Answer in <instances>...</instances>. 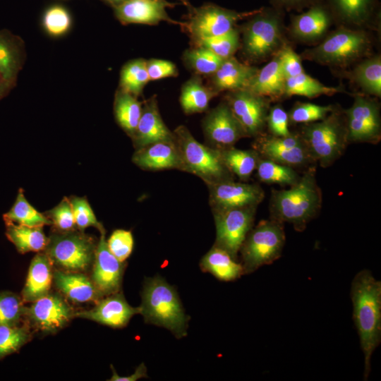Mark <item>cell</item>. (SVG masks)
I'll list each match as a JSON object with an SVG mask.
<instances>
[{
  "label": "cell",
  "mask_w": 381,
  "mask_h": 381,
  "mask_svg": "<svg viewBox=\"0 0 381 381\" xmlns=\"http://www.w3.org/2000/svg\"><path fill=\"white\" fill-rule=\"evenodd\" d=\"M353 320L364 356L363 380L368 379L371 357L381 342V282L368 270L358 272L350 289Z\"/></svg>",
  "instance_id": "6da1fadb"
},
{
  "label": "cell",
  "mask_w": 381,
  "mask_h": 381,
  "mask_svg": "<svg viewBox=\"0 0 381 381\" xmlns=\"http://www.w3.org/2000/svg\"><path fill=\"white\" fill-rule=\"evenodd\" d=\"M285 13L272 6L256 9L238 26L243 62L253 65L270 59L286 44Z\"/></svg>",
  "instance_id": "7a4b0ae2"
},
{
  "label": "cell",
  "mask_w": 381,
  "mask_h": 381,
  "mask_svg": "<svg viewBox=\"0 0 381 381\" xmlns=\"http://www.w3.org/2000/svg\"><path fill=\"white\" fill-rule=\"evenodd\" d=\"M315 173V167H309L289 188L272 190L270 200L271 219L291 224L297 231L305 230L322 207V190Z\"/></svg>",
  "instance_id": "3957f363"
},
{
  "label": "cell",
  "mask_w": 381,
  "mask_h": 381,
  "mask_svg": "<svg viewBox=\"0 0 381 381\" xmlns=\"http://www.w3.org/2000/svg\"><path fill=\"white\" fill-rule=\"evenodd\" d=\"M373 45L370 31L336 26L321 42L304 50L300 56L334 69H344L372 55Z\"/></svg>",
  "instance_id": "277c9868"
},
{
  "label": "cell",
  "mask_w": 381,
  "mask_h": 381,
  "mask_svg": "<svg viewBox=\"0 0 381 381\" xmlns=\"http://www.w3.org/2000/svg\"><path fill=\"white\" fill-rule=\"evenodd\" d=\"M140 313L145 322L164 327L177 338L186 335L188 317L175 288L157 275L146 278L141 294Z\"/></svg>",
  "instance_id": "5b68a950"
},
{
  "label": "cell",
  "mask_w": 381,
  "mask_h": 381,
  "mask_svg": "<svg viewBox=\"0 0 381 381\" xmlns=\"http://www.w3.org/2000/svg\"><path fill=\"white\" fill-rule=\"evenodd\" d=\"M298 133L315 162L324 168L340 158L349 144L346 116L339 105L324 119L302 124Z\"/></svg>",
  "instance_id": "8992f818"
},
{
  "label": "cell",
  "mask_w": 381,
  "mask_h": 381,
  "mask_svg": "<svg viewBox=\"0 0 381 381\" xmlns=\"http://www.w3.org/2000/svg\"><path fill=\"white\" fill-rule=\"evenodd\" d=\"M173 133L181 159V171L198 176L207 186L234 179L218 150L199 143L185 126H178Z\"/></svg>",
  "instance_id": "52a82bcc"
},
{
  "label": "cell",
  "mask_w": 381,
  "mask_h": 381,
  "mask_svg": "<svg viewBox=\"0 0 381 381\" xmlns=\"http://www.w3.org/2000/svg\"><path fill=\"white\" fill-rule=\"evenodd\" d=\"M286 241L284 223L273 219L260 221L252 228L239 252L243 274H250L279 259Z\"/></svg>",
  "instance_id": "ba28073f"
},
{
  "label": "cell",
  "mask_w": 381,
  "mask_h": 381,
  "mask_svg": "<svg viewBox=\"0 0 381 381\" xmlns=\"http://www.w3.org/2000/svg\"><path fill=\"white\" fill-rule=\"evenodd\" d=\"M97 244L83 231L59 232L48 238L45 253L53 265L68 272L87 270L94 258Z\"/></svg>",
  "instance_id": "9c48e42d"
},
{
  "label": "cell",
  "mask_w": 381,
  "mask_h": 381,
  "mask_svg": "<svg viewBox=\"0 0 381 381\" xmlns=\"http://www.w3.org/2000/svg\"><path fill=\"white\" fill-rule=\"evenodd\" d=\"M238 12L213 4L190 8L188 20L182 23L193 42L224 34L237 26L238 21L246 20L255 13Z\"/></svg>",
  "instance_id": "30bf717a"
},
{
  "label": "cell",
  "mask_w": 381,
  "mask_h": 381,
  "mask_svg": "<svg viewBox=\"0 0 381 381\" xmlns=\"http://www.w3.org/2000/svg\"><path fill=\"white\" fill-rule=\"evenodd\" d=\"M344 112L349 144H377L380 141V104L376 99L363 93L355 94L353 104Z\"/></svg>",
  "instance_id": "8fae6325"
},
{
  "label": "cell",
  "mask_w": 381,
  "mask_h": 381,
  "mask_svg": "<svg viewBox=\"0 0 381 381\" xmlns=\"http://www.w3.org/2000/svg\"><path fill=\"white\" fill-rule=\"evenodd\" d=\"M256 209L257 207H246L212 210L216 227L214 246L238 260L241 246L253 228Z\"/></svg>",
  "instance_id": "7c38bea8"
},
{
  "label": "cell",
  "mask_w": 381,
  "mask_h": 381,
  "mask_svg": "<svg viewBox=\"0 0 381 381\" xmlns=\"http://www.w3.org/2000/svg\"><path fill=\"white\" fill-rule=\"evenodd\" d=\"M253 145L261 157L292 168L309 167L315 161L298 132L276 137L265 133Z\"/></svg>",
  "instance_id": "4fadbf2b"
},
{
  "label": "cell",
  "mask_w": 381,
  "mask_h": 381,
  "mask_svg": "<svg viewBox=\"0 0 381 381\" xmlns=\"http://www.w3.org/2000/svg\"><path fill=\"white\" fill-rule=\"evenodd\" d=\"M224 100L243 127L248 138L264 133L271 100L248 89L226 92Z\"/></svg>",
  "instance_id": "5bb4252c"
},
{
  "label": "cell",
  "mask_w": 381,
  "mask_h": 381,
  "mask_svg": "<svg viewBox=\"0 0 381 381\" xmlns=\"http://www.w3.org/2000/svg\"><path fill=\"white\" fill-rule=\"evenodd\" d=\"M202 126L207 145L218 150L233 147L240 139L248 138L225 100L207 112Z\"/></svg>",
  "instance_id": "9a60e30c"
},
{
  "label": "cell",
  "mask_w": 381,
  "mask_h": 381,
  "mask_svg": "<svg viewBox=\"0 0 381 381\" xmlns=\"http://www.w3.org/2000/svg\"><path fill=\"white\" fill-rule=\"evenodd\" d=\"M336 26L365 30H378L380 25V0H325Z\"/></svg>",
  "instance_id": "2e32d148"
},
{
  "label": "cell",
  "mask_w": 381,
  "mask_h": 381,
  "mask_svg": "<svg viewBox=\"0 0 381 381\" xmlns=\"http://www.w3.org/2000/svg\"><path fill=\"white\" fill-rule=\"evenodd\" d=\"M334 25L332 13L325 1L315 4L304 12L291 14L286 32L294 41L317 44Z\"/></svg>",
  "instance_id": "e0dca14e"
},
{
  "label": "cell",
  "mask_w": 381,
  "mask_h": 381,
  "mask_svg": "<svg viewBox=\"0 0 381 381\" xmlns=\"http://www.w3.org/2000/svg\"><path fill=\"white\" fill-rule=\"evenodd\" d=\"M207 186L212 210L258 207L265 197V192L259 185L234 179Z\"/></svg>",
  "instance_id": "ac0fdd59"
},
{
  "label": "cell",
  "mask_w": 381,
  "mask_h": 381,
  "mask_svg": "<svg viewBox=\"0 0 381 381\" xmlns=\"http://www.w3.org/2000/svg\"><path fill=\"white\" fill-rule=\"evenodd\" d=\"M74 313L60 295L49 293L26 307L25 317L40 331L54 333L66 326Z\"/></svg>",
  "instance_id": "d6986e66"
},
{
  "label": "cell",
  "mask_w": 381,
  "mask_h": 381,
  "mask_svg": "<svg viewBox=\"0 0 381 381\" xmlns=\"http://www.w3.org/2000/svg\"><path fill=\"white\" fill-rule=\"evenodd\" d=\"M124 268V262L119 260L109 250L105 233L101 234L95 253L91 279L103 296L119 292Z\"/></svg>",
  "instance_id": "ffe728a7"
},
{
  "label": "cell",
  "mask_w": 381,
  "mask_h": 381,
  "mask_svg": "<svg viewBox=\"0 0 381 381\" xmlns=\"http://www.w3.org/2000/svg\"><path fill=\"white\" fill-rule=\"evenodd\" d=\"M174 4L166 0H125L115 6V14L123 25L131 23L157 25L162 21L182 25L171 18L167 8Z\"/></svg>",
  "instance_id": "44dd1931"
},
{
  "label": "cell",
  "mask_w": 381,
  "mask_h": 381,
  "mask_svg": "<svg viewBox=\"0 0 381 381\" xmlns=\"http://www.w3.org/2000/svg\"><path fill=\"white\" fill-rule=\"evenodd\" d=\"M140 313V308L131 306L121 293L99 300L90 310L74 313L75 317L93 320L113 328L125 327L131 318Z\"/></svg>",
  "instance_id": "7402d4cb"
},
{
  "label": "cell",
  "mask_w": 381,
  "mask_h": 381,
  "mask_svg": "<svg viewBox=\"0 0 381 381\" xmlns=\"http://www.w3.org/2000/svg\"><path fill=\"white\" fill-rule=\"evenodd\" d=\"M174 138L173 132L161 117L156 97L147 99L143 104L140 120L131 137L134 147L138 150L151 143Z\"/></svg>",
  "instance_id": "603a6c76"
},
{
  "label": "cell",
  "mask_w": 381,
  "mask_h": 381,
  "mask_svg": "<svg viewBox=\"0 0 381 381\" xmlns=\"http://www.w3.org/2000/svg\"><path fill=\"white\" fill-rule=\"evenodd\" d=\"M259 68L240 61L234 56L223 61L217 71L209 76V87L218 95L246 89Z\"/></svg>",
  "instance_id": "cb8c5ba5"
},
{
  "label": "cell",
  "mask_w": 381,
  "mask_h": 381,
  "mask_svg": "<svg viewBox=\"0 0 381 381\" xmlns=\"http://www.w3.org/2000/svg\"><path fill=\"white\" fill-rule=\"evenodd\" d=\"M132 161L144 170L181 169L179 153L174 138L171 140L158 141L136 150Z\"/></svg>",
  "instance_id": "d4e9b609"
},
{
  "label": "cell",
  "mask_w": 381,
  "mask_h": 381,
  "mask_svg": "<svg viewBox=\"0 0 381 381\" xmlns=\"http://www.w3.org/2000/svg\"><path fill=\"white\" fill-rule=\"evenodd\" d=\"M286 78L283 73L279 52L250 80L247 88L253 92L272 101L285 98Z\"/></svg>",
  "instance_id": "484cf974"
},
{
  "label": "cell",
  "mask_w": 381,
  "mask_h": 381,
  "mask_svg": "<svg viewBox=\"0 0 381 381\" xmlns=\"http://www.w3.org/2000/svg\"><path fill=\"white\" fill-rule=\"evenodd\" d=\"M53 279L56 288L73 302L98 301L103 296L92 279L81 273L56 270Z\"/></svg>",
  "instance_id": "4316f807"
},
{
  "label": "cell",
  "mask_w": 381,
  "mask_h": 381,
  "mask_svg": "<svg viewBox=\"0 0 381 381\" xmlns=\"http://www.w3.org/2000/svg\"><path fill=\"white\" fill-rule=\"evenodd\" d=\"M52 265L46 253H39L33 258L22 291L23 301L32 303L49 293L53 279Z\"/></svg>",
  "instance_id": "83f0119b"
},
{
  "label": "cell",
  "mask_w": 381,
  "mask_h": 381,
  "mask_svg": "<svg viewBox=\"0 0 381 381\" xmlns=\"http://www.w3.org/2000/svg\"><path fill=\"white\" fill-rule=\"evenodd\" d=\"M25 61L23 41L9 30H0V72L16 83Z\"/></svg>",
  "instance_id": "f1b7e54d"
},
{
  "label": "cell",
  "mask_w": 381,
  "mask_h": 381,
  "mask_svg": "<svg viewBox=\"0 0 381 381\" xmlns=\"http://www.w3.org/2000/svg\"><path fill=\"white\" fill-rule=\"evenodd\" d=\"M348 77L363 92V94L381 97V56L370 55L356 64Z\"/></svg>",
  "instance_id": "f546056e"
},
{
  "label": "cell",
  "mask_w": 381,
  "mask_h": 381,
  "mask_svg": "<svg viewBox=\"0 0 381 381\" xmlns=\"http://www.w3.org/2000/svg\"><path fill=\"white\" fill-rule=\"evenodd\" d=\"M200 265L203 272L212 274L221 281H234L244 274L241 262L214 245L202 258Z\"/></svg>",
  "instance_id": "4dcf8cb0"
},
{
  "label": "cell",
  "mask_w": 381,
  "mask_h": 381,
  "mask_svg": "<svg viewBox=\"0 0 381 381\" xmlns=\"http://www.w3.org/2000/svg\"><path fill=\"white\" fill-rule=\"evenodd\" d=\"M216 95L209 86L203 84L200 75H195L182 85L179 102L185 114L201 113L207 110Z\"/></svg>",
  "instance_id": "1f68e13d"
},
{
  "label": "cell",
  "mask_w": 381,
  "mask_h": 381,
  "mask_svg": "<svg viewBox=\"0 0 381 381\" xmlns=\"http://www.w3.org/2000/svg\"><path fill=\"white\" fill-rule=\"evenodd\" d=\"M5 223L6 237L19 253L38 252L45 249L48 238L42 226H28L10 222Z\"/></svg>",
  "instance_id": "d6a6232c"
},
{
  "label": "cell",
  "mask_w": 381,
  "mask_h": 381,
  "mask_svg": "<svg viewBox=\"0 0 381 381\" xmlns=\"http://www.w3.org/2000/svg\"><path fill=\"white\" fill-rule=\"evenodd\" d=\"M143 104L137 97L119 89L114 102L116 121L131 138L136 129L142 113Z\"/></svg>",
  "instance_id": "836d02e7"
},
{
  "label": "cell",
  "mask_w": 381,
  "mask_h": 381,
  "mask_svg": "<svg viewBox=\"0 0 381 381\" xmlns=\"http://www.w3.org/2000/svg\"><path fill=\"white\" fill-rule=\"evenodd\" d=\"M219 151L226 167L243 181L248 180L256 169L260 155L254 149L240 150L233 146Z\"/></svg>",
  "instance_id": "e575fe53"
},
{
  "label": "cell",
  "mask_w": 381,
  "mask_h": 381,
  "mask_svg": "<svg viewBox=\"0 0 381 381\" xmlns=\"http://www.w3.org/2000/svg\"><path fill=\"white\" fill-rule=\"evenodd\" d=\"M344 92L345 90L342 87L327 86L304 71L286 79L284 96L285 98L294 95L314 98L320 95H333Z\"/></svg>",
  "instance_id": "d590c367"
},
{
  "label": "cell",
  "mask_w": 381,
  "mask_h": 381,
  "mask_svg": "<svg viewBox=\"0 0 381 381\" xmlns=\"http://www.w3.org/2000/svg\"><path fill=\"white\" fill-rule=\"evenodd\" d=\"M5 222H10L28 226H43L52 224L50 219L28 201L23 189H19L11 208L3 215Z\"/></svg>",
  "instance_id": "8d00e7d4"
},
{
  "label": "cell",
  "mask_w": 381,
  "mask_h": 381,
  "mask_svg": "<svg viewBox=\"0 0 381 381\" xmlns=\"http://www.w3.org/2000/svg\"><path fill=\"white\" fill-rule=\"evenodd\" d=\"M255 170L256 175L260 181L284 186L295 184L301 177L294 168L260 156Z\"/></svg>",
  "instance_id": "74e56055"
},
{
  "label": "cell",
  "mask_w": 381,
  "mask_h": 381,
  "mask_svg": "<svg viewBox=\"0 0 381 381\" xmlns=\"http://www.w3.org/2000/svg\"><path fill=\"white\" fill-rule=\"evenodd\" d=\"M224 60L210 50L198 46L186 50L183 54L184 64L197 75L210 76Z\"/></svg>",
  "instance_id": "f35d334b"
},
{
  "label": "cell",
  "mask_w": 381,
  "mask_h": 381,
  "mask_svg": "<svg viewBox=\"0 0 381 381\" xmlns=\"http://www.w3.org/2000/svg\"><path fill=\"white\" fill-rule=\"evenodd\" d=\"M149 81L146 60L136 59L128 61L122 67L119 89L138 97Z\"/></svg>",
  "instance_id": "ab89813d"
},
{
  "label": "cell",
  "mask_w": 381,
  "mask_h": 381,
  "mask_svg": "<svg viewBox=\"0 0 381 381\" xmlns=\"http://www.w3.org/2000/svg\"><path fill=\"white\" fill-rule=\"evenodd\" d=\"M31 338L32 333L28 324L0 325V360L18 351Z\"/></svg>",
  "instance_id": "60d3db41"
},
{
  "label": "cell",
  "mask_w": 381,
  "mask_h": 381,
  "mask_svg": "<svg viewBox=\"0 0 381 381\" xmlns=\"http://www.w3.org/2000/svg\"><path fill=\"white\" fill-rule=\"evenodd\" d=\"M195 46L206 48L216 55L226 59L234 56L240 47V32L238 26L228 32L212 37L193 42Z\"/></svg>",
  "instance_id": "b9f144b4"
},
{
  "label": "cell",
  "mask_w": 381,
  "mask_h": 381,
  "mask_svg": "<svg viewBox=\"0 0 381 381\" xmlns=\"http://www.w3.org/2000/svg\"><path fill=\"white\" fill-rule=\"evenodd\" d=\"M334 104L318 105L296 102L288 112L291 124H306L324 119L334 109Z\"/></svg>",
  "instance_id": "7bdbcfd3"
},
{
  "label": "cell",
  "mask_w": 381,
  "mask_h": 381,
  "mask_svg": "<svg viewBox=\"0 0 381 381\" xmlns=\"http://www.w3.org/2000/svg\"><path fill=\"white\" fill-rule=\"evenodd\" d=\"M26 307L18 295L10 292H0V325H12L20 323L25 317Z\"/></svg>",
  "instance_id": "ee69618b"
},
{
  "label": "cell",
  "mask_w": 381,
  "mask_h": 381,
  "mask_svg": "<svg viewBox=\"0 0 381 381\" xmlns=\"http://www.w3.org/2000/svg\"><path fill=\"white\" fill-rule=\"evenodd\" d=\"M69 200L76 227L80 231H83L87 227L94 226L99 231L100 234L105 233L103 225L98 222L91 206L85 198L71 197Z\"/></svg>",
  "instance_id": "f6af8a7d"
},
{
  "label": "cell",
  "mask_w": 381,
  "mask_h": 381,
  "mask_svg": "<svg viewBox=\"0 0 381 381\" xmlns=\"http://www.w3.org/2000/svg\"><path fill=\"white\" fill-rule=\"evenodd\" d=\"M45 215L59 232L74 231L76 227L72 206L68 198L64 197L56 206L46 212Z\"/></svg>",
  "instance_id": "bcb514c9"
},
{
  "label": "cell",
  "mask_w": 381,
  "mask_h": 381,
  "mask_svg": "<svg viewBox=\"0 0 381 381\" xmlns=\"http://www.w3.org/2000/svg\"><path fill=\"white\" fill-rule=\"evenodd\" d=\"M71 24L70 15L62 6H54L47 9L44 15V27L52 36L64 35L69 30Z\"/></svg>",
  "instance_id": "7dc6e473"
},
{
  "label": "cell",
  "mask_w": 381,
  "mask_h": 381,
  "mask_svg": "<svg viewBox=\"0 0 381 381\" xmlns=\"http://www.w3.org/2000/svg\"><path fill=\"white\" fill-rule=\"evenodd\" d=\"M107 243L111 253L119 260L124 262L133 251L134 240L131 231L116 229L111 234Z\"/></svg>",
  "instance_id": "c3c4849f"
},
{
  "label": "cell",
  "mask_w": 381,
  "mask_h": 381,
  "mask_svg": "<svg viewBox=\"0 0 381 381\" xmlns=\"http://www.w3.org/2000/svg\"><path fill=\"white\" fill-rule=\"evenodd\" d=\"M288 112L280 104L270 107L266 120L269 134L276 137L288 136L291 133L289 128Z\"/></svg>",
  "instance_id": "681fc988"
},
{
  "label": "cell",
  "mask_w": 381,
  "mask_h": 381,
  "mask_svg": "<svg viewBox=\"0 0 381 381\" xmlns=\"http://www.w3.org/2000/svg\"><path fill=\"white\" fill-rule=\"evenodd\" d=\"M281 66L285 78L294 77L304 72L302 66V59L292 49L289 44H286L279 52Z\"/></svg>",
  "instance_id": "f907efd6"
},
{
  "label": "cell",
  "mask_w": 381,
  "mask_h": 381,
  "mask_svg": "<svg viewBox=\"0 0 381 381\" xmlns=\"http://www.w3.org/2000/svg\"><path fill=\"white\" fill-rule=\"evenodd\" d=\"M146 68L150 80L176 77L179 74L176 65L164 59H152L146 61Z\"/></svg>",
  "instance_id": "816d5d0a"
},
{
  "label": "cell",
  "mask_w": 381,
  "mask_h": 381,
  "mask_svg": "<svg viewBox=\"0 0 381 381\" xmlns=\"http://www.w3.org/2000/svg\"><path fill=\"white\" fill-rule=\"evenodd\" d=\"M325 0H269L272 7L283 11H301L304 8L324 1Z\"/></svg>",
  "instance_id": "f5cc1de1"
},
{
  "label": "cell",
  "mask_w": 381,
  "mask_h": 381,
  "mask_svg": "<svg viewBox=\"0 0 381 381\" xmlns=\"http://www.w3.org/2000/svg\"><path fill=\"white\" fill-rule=\"evenodd\" d=\"M112 370V376L108 380L110 381H135L143 377H147V368L143 363H142L135 370L134 373L130 376H120L115 371L113 366H111Z\"/></svg>",
  "instance_id": "db71d44e"
},
{
  "label": "cell",
  "mask_w": 381,
  "mask_h": 381,
  "mask_svg": "<svg viewBox=\"0 0 381 381\" xmlns=\"http://www.w3.org/2000/svg\"><path fill=\"white\" fill-rule=\"evenodd\" d=\"M15 85L16 83L11 81L0 72V100L6 97Z\"/></svg>",
  "instance_id": "11a10c76"
},
{
  "label": "cell",
  "mask_w": 381,
  "mask_h": 381,
  "mask_svg": "<svg viewBox=\"0 0 381 381\" xmlns=\"http://www.w3.org/2000/svg\"><path fill=\"white\" fill-rule=\"evenodd\" d=\"M109 2H111V4H114L116 5H119V4L122 3L123 1H124L125 0H108Z\"/></svg>",
  "instance_id": "9f6ffc18"
},
{
  "label": "cell",
  "mask_w": 381,
  "mask_h": 381,
  "mask_svg": "<svg viewBox=\"0 0 381 381\" xmlns=\"http://www.w3.org/2000/svg\"><path fill=\"white\" fill-rule=\"evenodd\" d=\"M182 3H183L184 4L186 5H188V1L187 0H180Z\"/></svg>",
  "instance_id": "6f0895ef"
}]
</instances>
